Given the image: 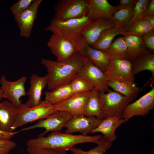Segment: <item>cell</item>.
Here are the masks:
<instances>
[{
  "label": "cell",
  "instance_id": "obj_30",
  "mask_svg": "<svg viewBox=\"0 0 154 154\" xmlns=\"http://www.w3.org/2000/svg\"><path fill=\"white\" fill-rule=\"evenodd\" d=\"M150 1V0H137L132 17L127 25L122 29L123 32L142 19L144 16L145 11Z\"/></svg>",
  "mask_w": 154,
  "mask_h": 154
},
{
  "label": "cell",
  "instance_id": "obj_12",
  "mask_svg": "<svg viewBox=\"0 0 154 154\" xmlns=\"http://www.w3.org/2000/svg\"><path fill=\"white\" fill-rule=\"evenodd\" d=\"M42 1V0H34L25 11L13 14L19 28L21 37L28 38L30 36L35 21L37 17L38 7Z\"/></svg>",
  "mask_w": 154,
  "mask_h": 154
},
{
  "label": "cell",
  "instance_id": "obj_11",
  "mask_svg": "<svg viewBox=\"0 0 154 154\" xmlns=\"http://www.w3.org/2000/svg\"><path fill=\"white\" fill-rule=\"evenodd\" d=\"M154 108V88L134 102L128 104L123 112L122 118L125 123L135 116H145Z\"/></svg>",
  "mask_w": 154,
  "mask_h": 154
},
{
  "label": "cell",
  "instance_id": "obj_34",
  "mask_svg": "<svg viewBox=\"0 0 154 154\" xmlns=\"http://www.w3.org/2000/svg\"><path fill=\"white\" fill-rule=\"evenodd\" d=\"M28 154H66V150L50 147L27 146Z\"/></svg>",
  "mask_w": 154,
  "mask_h": 154
},
{
  "label": "cell",
  "instance_id": "obj_35",
  "mask_svg": "<svg viewBox=\"0 0 154 154\" xmlns=\"http://www.w3.org/2000/svg\"><path fill=\"white\" fill-rule=\"evenodd\" d=\"M34 0H20L12 5L10 8L12 14L20 13L27 9Z\"/></svg>",
  "mask_w": 154,
  "mask_h": 154
},
{
  "label": "cell",
  "instance_id": "obj_31",
  "mask_svg": "<svg viewBox=\"0 0 154 154\" xmlns=\"http://www.w3.org/2000/svg\"><path fill=\"white\" fill-rule=\"evenodd\" d=\"M97 146L90 150L85 151L82 149L72 147L69 150L73 154H104L112 145V142L109 141L103 136Z\"/></svg>",
  "mask_w": 154,
  "mask_h": 154
},
{
  "label": "cell",
  "instance_id": "obj_6",
  "mask_svg": "<svg viewBox=\"0 0 154 154\" xmlns=\"http://www.w3.org/2000/svg\"><path fill=\"white\" fill-rule=\"evenodd\" d=\"M88 0H62L54 7V19L60 21L82 18L87 16Z\"/></svg>",
  "mask_w": 154,
  "mask_h": 154
},
{
  "label": "cell",
  "instance_id": "obj_39",
  "mask_svg": "<svg viewBox=\"0 0 154 154\" xmlns=\"http://www.w3.org/2000/svg\"><path fill=\"white\" fill-rule=\"evenodd\" d=\"M19 132V131L14 132H7L0 129V139L10 140L15 134Z\"/></svg>",
  "mask_w": 154,
  "mask_h": 154
},
{
  "label": "cell",
  "instance_id": "obj_3",
  "mask_svg": "<svg viewBox=\"0 0 154 154\" xmlns=\"http://www.w3.org/2000/svg\"><path fill=\"white\" fill-rule=\"evenodd\" d=\"M57 110L55 105L45 100L34 107H29L22 104L18 108L17 119L11 132L27 123L44 119Z\"/></svg>",
  "mask_w": 154,
  "mask_h": 154
},
{
  "label": "cell",
  "instance_id": "obj_42",
  "mask_svg": "<svg viewBox=\"0 0 154 154\" xmlns=\"http://www.w3.org/2000/svg\"><path fill=\"white\" fill-rule=\"evenodd\" d=\"M2 95H3L1 87H0V101L3 98V97H2Z\"/></svg>",
  "mask_w": 154,
  "mask_h": 154
},
{
  "label": "cell",
  "instance_id": "obj_41",
  "mask_svg": "<svg viewBox=\"0 0 154 154\" xmlns=\"http://www.w3.org/2000/svg\"><path fill=\"white\" fill-rule=\"evenodd\" d=\"M142 19L147 21L154 29V15H145Z\"/></svg>",
  "mask_w": 154,
  "mask_h": 154
},
{
  "label": "cell",
  "instance_id": "obj_22",
  "mask_svg": "<svg viewBox=\"0 0 154 154\" xmlns=\"http://www.w3.org/2000/svg\"><path fill=\"white\" fill-rule=\"evenodd\" d=\"M132 72L134 76L145 70L150 71L152 73V82L154 78V54L146 49L131 62Z\"/></svg>",
  "mask_w": 154,
  "mask_h": 154
},
{
  "label": "cell",
  "instance_id": "obj_10",
  "mask_svg": "<svg viewBox=\"0 0 154 154\" xmlns=\"http://www.w3.org/2000/svg\"><path fill=\"white\" fill-rule=\"evenodd\" d=\"M26 76H23L15 81L7 80L5 76L0 79L1 87L3 92V98H6L18 108L23 103L20 98L27 95L25 84L27 80Z\"/></svg>",
  "mask_w": 154,
  "mask_h": 154
},
{
  "label": "cell",
  "instance_id": "obj_27",
  "mask_svg": "<svg viewBox=\"0 0 154 154\" xmlns=\"http://www.w3.org/2000/svg\"><path fill=\"white\" fill-rule=\"evenodd\" d=\"M123 32L122 29L116 26L107 29L102 33L96 42L92 47L103 52L112 42L115 38L118 35H122Z\"/></svg>",
  "mask_w": 154,
  "mask_h": 154
},
{
  "label": "cell",
  "instance_id": "obj_37",
  "mask_svg": "<svg viewBox=\"0 0 154 154\" xmlns=\"http://www.w3.org/2000/svg\"><path fill=\"white\" fill-rule=\"evenodd\" d=\"M142 37L146 48L153 52L154 50V31L149 32Z\"/></svg>",
  "mask_w": 154,
  "mask_h": 154
},
{
  "label": "cell",
  "instance_id": "obj_40",
  "mask_svg": "<svg viewBox=\"0 0 154 154\" xmlns=\"http://www.w3.org/2000/svg\"><path fill=\"white\" fill-rule=\"evenodd\" d=\"M149 15H154V0H150L145 11L144 16Z\"/></svg>",
  "mask_w": 154,
  "mask_h": 154
},
{
  "label": "cell",
  "instance_id": "obj_26",
  "mask_svg": "<svg viewBox=\"0 0 154 154\" xmlns=\"http://www.w3.org/2000/svg\"><path fill=\"white\" fill-rule=\"evenodd\" d=\"M103 52L110 58L129 60L127 47L123 37L115 39Z\"/></svg>",
  "mask_w": 154,
  "mask_h": 154
},
{
  "label": "cell",
  "instance_id": "obj_23",
  "mask_svg": "<svg viewBox=\"0 0 154 154\" xmlns=\"http://www.w3.org/2000/svg\"><path fill=\"white\" fill-rule=\"evenodd\" d=\"M84 114L87 117H96L100 120L104 119L102 103L99 96L98 91L94 88L91 91Z\"/></svg>",
  "mask_w": 154,
  "mask_h": 154
},
{
  "label": "cell",
  "instance_id": "obj_19",
  "mask_svg": "<svg viewBox=\"0 0 154 154\" xmlns=\"http://www.w3.org/2000/svg\"><path fill=\"white\" fill-rule=\"evenodd\" d=\"M118 10L117 6L111 5L107 0H88L86 16L91 20L100 18L110 19Z\"/></svg>",
  "mask_w": 154,
  "mask_h": 154
},
{
  "label": "cell",
  "instance_id": "obj_21",
  "mask_svg": "<svg viewBox=\"0 0 154 154\" xmlns=\"http://www.w3.org/2000/svg\"><path fill=\"white\" fill-rule=\"evenodd\" d=\"M124 123V120L122 117H108L102 120L98 126L92 133L100 132L105 138L112 142L117 138L115 133L116 130Z\"/></svg>",
  "mask_w": 154,
  "mask_h": 154
},
{
  "label": "cell",
  "instance_id": "obj_9",
  "mask_svg": "<svg viewBox=\"0 0 154 154\" xmlns=\"http://www.w3.org/2000/svg\"><path fill=\"white\" fill-rule=\"evenodd\" d=\"M105 74L108 82L112 80L134 82L131 62L128 60L110 58Z\"/></svg>",
  "mask_w": 154,
  "mask_h": 154
},
{
  "label": "cell",
  "instance_id": "obj_15",
  "mask_svg": "<svg viewBox=\"0 0 154 154\" xmlns=\"http://www.w3.org/2000/svg\"><path fill=\"white\" fill-rule=\"evenodd\" d=\"M76 41L79 47L78 52L84 57L90 59L96 66L105 72L109 59L108 56L104 52L89 45L81 35Z\"/></svg>",
  "mask_w": 154,
  "mask_h": 154
},
{
  "label": "cell",
  "instance_id": "obj_5",
  "mask_svg": "<svg viewBox=\"0 0 154 154\" xmlns=\"http://www.w3.org/2000/svg\"><path fill=\"white\" fill-rule=\"evenodd\" d=\"M107 92H99L103 106L104 119L108 117H122L125 108L136 96L127 97L110 89Z\"/></svg>",
  "mask_w": 154,
  "mask_h": 154
},
{
  "label": "cell",
  "instance_id": "obj_36",
  "mask_svg": "<svg viewBox=\"0 0 154 154\" xmlns=\"http://www.w3.org/2000/svg\"><path fill=\"white\" fill-rule=\"evenodd\" d=\"M16 145V143L13 141L0 139V154H8Z\"/></svg>",
  "mask_w": 154,
  "mask_h": 154
},
{
  "label": "cell",
  "instance_id": "obj_33",
  "mask_svg": "<svg viewBox=\"0 0 154 154\" xmlns=\"http://www.w3.org/2000/svg\"><path fill=\"white\" fill-rule=\"evenodd\" d=\"M70 84L74 94L91 91L94 88L87 80L78 75L74 78Z\"/></svg>",
  "mask_w": 154,
  "mask_h": 154
},
{
  "label": "cell",
  "instance_id": "obj_18",
  "mask_svg": "<svg viewBox=\"0 0 154 154\" xmlns=\"http://www.w3.org/2000/svg\"><path fill=\"white\" fill-rule=\"evenodd\" d=\"M48 76L47 74L43 76L34 74L30 77V86L27 95L28 101L25 104L29 107L38 106L42 102L41 96L43 89L47 85Z\"/></svg>",
  "mask_w": 154,
  "mask_h": 154
},
{
  "label": "cell",
  "instance_id": "obj_43",
  "mask_svg": "<svg viewBox=\"0 0 154 154\" xmlns=\"http://www.w3.org/2000/svg\"></svg>",
  "mask_w": 154,
  "mask_h": 154
},
{
  "label": "cell",
  "instance_id": "obj_17",
  "mask_svg": "<svg viewBox=\"0 0 154 154\" xmlns=\"http://www.w3.org/2000/svg\"><path fill=\"white\" fill-rule=\"evenodd\" d=\"M114 26H116L110 19H96L92 20L84 28L81 35L89 45L92 46L104 31Z\"/></svg>",
  "mask_w": 154,
  "mask_h": 154
},
{
  "label": "cell",
  "instance_id": "obj_20",
  "mask_svg": "<svg viewBox=\"0 0 154 154\" xmlns=\"http://www.w3.org/2000/svg\"><path fill=\"white\" fill-rule=\"evenodd\" d=\"M18 108L8 100L0 102V129L11 132L16 120Z\"/></svg>",
  "mask_w": 154,
  "mask_h": 154
},
{
  "label": "cell",
  "instance_id": "obj_8",
  "mask_svg": "<svg viewBox=\"0 0 154 154\" xmlns=\"http://www.w3.org/2000/svg\"><path fill=\"white\" fill-rule=\"evenodd\" d=\"M73 116L69 113L61 110H57L45 118L40 120L36 123L23 128L19 132L37 128H44L45 130L38 136L43 137L49 132H61L65 124L71 119Z\"/></svg>",
  "mask_w": 154,
  "mask_h": 154
},
{
  "label": "cell",
  "instance_id": "obj_16",
  "mask_svg": "<svg viewBox=\"0 0 154 154\" xmlns=\"http://www.w3.org/2000/svg\"><path fill=\"white\" fill-rule=\"evenodd\" d=\"M91 91L74 94L66 100L55 104L57 110L69 113L73 116L84 114Z\"/></svg>",
  "mask_w": 154,
  "mask_h": 154
},
{
  "label": "cell",
  "instance_id": "obj_14",
  "mask_svg": "<svg viewBox=\"0 0 154 154\" xmlns=\"http://www.w3.org/2000/svg\"><path fill=\"white\" fill-rule=\"evenodd\" d=\"M101 120L95 117H87L84 114L73 116L64 126V127L66 128L65 133L72 134L79 132L83 135H87L92 133L98 126Z\"/></svg>",
  "mask_w": 154,
  "mask_h": 154
},
{
  "label": "cell",
  "instance_id": "obj_2",
  "mask_svg": "<svg viewBox=\"0 0 154 154\" xmlns=\"http://www.w3.org/2000/svg\"><path fill=\"white\" fill-rule=\"evenodd\" d=\"M102 137V135L90 136L63 133L61 132H52L46 137L38 136L31 139L27 141L26 145L27 146L52 148L68 151L79 144L92 143L98 144Z\"/></svg>",
  "mask_w": 154,
  "mask_h": 154
},
{
  "label": "cell",
  "instance_id": "obj_13",
  "mask_svg": "<svg viewBox=\"0 0 154 154\" xmlns=\"http://www.w3.org/2000/svg\"><path fill=\"white\" fill-rule=\"evenodd\" d=\"M78 75L87 80L99 92L106 93L109 90L105 72L89 59Z\"/></svg>",
  "mask_w": 154,
  "mask_h": 154
},
{
  "label": "cell",
  "instance_id": "obj_1",
  "mask_svg": "<svg viewBox=\"0 0 154 154\" xmlns=\"http://www.w3.org/2000/svg\"><path fill=\"white\" fill-rule=\"evenodd\" d=\"M88 59L78 52L63 62L42 58L41 63L46 67L48 72V89L51 90L58 86L70 83L78 75Z\"/></svg>",
  "mask_w": 154,
  "mask_h": 154
},
{
  "label": "cell",
  "instance_id": "obj_7",
  "mask_svg": "<svg viewBox=\"0 0 154 154\" xmlns=\"http://www.w3.org/2000/svg\"><path fill=\"white\" fill-rule=\"evenodd\" d=\"M47 45L58 61H65L78 52L79 47L76 40L53 33Z\"/></svg>",
  "mask_w": 154,
  "mask_h": 154
},
{
  "label": "cell",
  "instance_id": "obj_29",
  "mask_svg": "<svg viewBox=\"0 0 154 154\" xmlns=\"http://www.w3.org/2000/svg\"><path fill=\"white\" fill-rule=\"evenodd\" d=\"M134 7L118 9L113 14L110 19L116 26L122 29L131 19Z\"/></svg>",
  "mask_w": 154,
  "mask_h": 154
},
{
  "label": "cell",
  "instance_id": "obj_25",
  "mask_svg": "<svg viewBox=\"0 0 154 154\" xmlns=\"http://www.w3.org/2000/svg\"><path fill=\"white\" fill-rule=\"evenodd\" d=\"M45 100L55 105L67 99L73 94L70 83L57 86L45 93Z\"/></svg>",
  "mask_w": 154,
  "mask_h": 154
},
{
  "label": "cell",
  "instance_id": "obj_28",
  "mask_svg": "<svg viewBox=\"0 0 154 154\" xmlns=\"http://www.w3.org/2000/svg\"><path fill=\"white\" fill-rule=\"evenodd\" d=\"M108 86L114 91L127 97L137 95L140 91L134 82L112 80L108 82Z\"/></svg>",
  "mask_w": 154,
  "mask_h": 154
},
{
  "label": "cell",
  "instance_id": "obj_38",
  "mask_svg": "<svg viewBox=\"0 0 154 154\" xmlns=\"http://www.w3.org/2000/svg\"><path fill=\"white\" fill-rule=\"evenodd\" d=\"M137 0H120L117 6L118 9L135 7Z\"/></svg>",
  "mask_w": 154,
  "mask_h": 154
},
{
  "label": "cell",
  "instance_id": "obj_32",
  "mask_svg": "<svg viewBox=\"0 0 154 154\" xmlns=\"http://www.w3.org/2000/svg\"><path fill=\"white\" fill-rule=\"evenodd\" d=\"M153 29L149 23L146 20L142 19L132 27L123 32L122 34L133 35L142 37L145 34L153 31Z\"/></svg>",
  "mask_w": 154,
  "mask_h": 154
},
{
  "label": "cell",
  "instance_id": "obj_24",
  "mask_svg": "<svg viewBox=\"0 0 154 154\" xmlns=\"http://www.w3.org/2000/svg\"><path fill=\"white\" fill-rule=\"evenodd\" d=\"M123 37L128 50L129 60L132 62L146 49L142 37L126 35Z\"/></svg>",
  "mask_w": 154,
  "mask_h": 154
},
{
  "label": "cell",
  "instance_id": "obj_4",
  "mask_svg": "<svg viewBox=\"0 0 154 154\" xmlns=\"http://www.w3.org/2000/svg\"><path fill=\"white\" fill-rule=\"evenodd\" d=\"M92 20L87 16L82 18L60 21L54 18L45 29L67 38L76 40L81 35L84 28Z\"/></svg>",
  "mask_w": 154,
  "mask_h": 154
}]
</instances>
